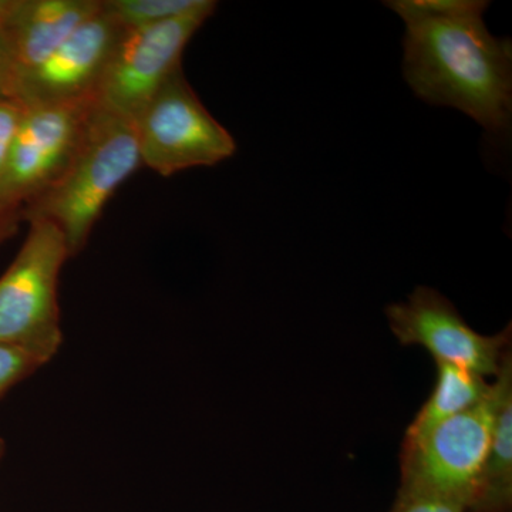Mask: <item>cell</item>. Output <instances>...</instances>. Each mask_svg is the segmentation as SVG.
Listing matches in <instances>:
<instances>
[{"label": "cell", "instance_id": "2e32d148", "mask_svg": "<svg viewBox=\"0 0 512 512\" xmlns=\"http://www.w3.org/2000/svg\"><path fill=\"white\" fill-rule=\"evenodd\" d=\"M389 512H468L456 503L436 495L399 490Z\"/></svg>", "mask_w": 512, "mask_h": 512}, {"label": "cell", "instance_id": "30bf717a", "mask_svg": "<svg viewBox=\"0 0 512 512\" xmlns=\"http://www.w3.org/2000/svg\"><path fill=\"white\" fill-rule=\"evenodd\" d=\"M100 9L101 0H19L5 23L19 79L45 62Z\"/></svg>", "mask_w": 512, "mask_h": 512}, {"label": "cell", "instance_id": "d6986e66", "mask_svg": "<svg viewBox=\"0 0 512 512\" xmlns=\"http://www.w3.org/2000/svg\"><path fill=\"white\" fill-rule=\"evenodd\" d=\"M5 456V441L0 439V460Z\"/></svg>", "mask_w": 512, "mask_h": 512}, {"label": "cell", "instance_id": "4fadbf2b", "mask_svg": "<svg viewBox=\"0 0 512 512\" xmlns=\"http://www.w3.org/2000/svg\"><path fill=\"white\" fill-rule=\"evenodd\" d=\"M103 9L123 30L146 28L184 18L211 5L212 0H101Z\"/></svg>", "mask_w": 512, "mask_h": 512}, {"label": "cell", "instance_id": "6da1fadb", "mask_svg": "<svg viewBox=\"0 0 512 512\" xmlns=\"http://www.w3.org/2000/svg\"><path fill=\"white\" fill-rule=\"evenodd\" d=\"M404 23L403 73L419 99L507 137L512 119V43L491 35L483 0L384 2Z\"/></svg>", "mask_w": 512, "mask_h": 512}, {"label": "cell", "instance_id": "52a82bcc", "mask_svg": "<svg viewBox=\"0 0 512 512\" xmlns=\"http://www.w3.org/2000/svg\"><path fill=\"white\" fill-rule=\"evenodd\" d=\"M96 100L23 104L25 111L0 181L3 210L20 217L23 208L56 183L79 147Z\"/></svg>", "mask_w": 512, "mask_h": 512}, {"label": "cell", "instance_id": "ba28073f", "mask_svg": "<svg viewBox=\"0 0 512 512\" xmlns=\"http://www.w3.org/2000/svg\"><path fill=\"white\" fill-rule=\"evenodd\" d=\"M386 316L393 335L403 346H421L436 362L463 367L484 377L497 376L510 352L511 325L497 335H481L446 296L427 286H417L406 302L387 306Z\"/></svg>", "mask_w": 512, "mask_h": 512}, {"label": "cell", "instance_id": "8992f818", "mask_svg": "<svg viewBox=\"0 0 512 512\" xmlns=\"http://www.w3.org/2000/svg\"><path fill=\"white\" fill-rule=\"evenodd\" d=\"M217 6L211 2L184 18L124 30L101 79L97 101L136 123L175 70L183 67L185 47Z\"/></svg>", "mask_w": 512, "mask_h": 512}, {"label": "cell", "instance_id": "9c48e42d", "mask_svg": "<svg viewBox=\"0 0 512 512\" xmlns=\"http://www.w3.org/2000/svg\"><path fill=\"white\" fill-rule=\"evenodd\" d=\"M124 30L101 9L82 23L45 62L23 74L18 99L29 104L97 99L107 64Z\"/></svg>", "mask_w": 512, "mask_h": 512}, {"label": "cell", "instance_id": "277c9868", "mask_svg": "<svg viewBox=\"0 0 512 512\" xmlns=\"http://www.w3.org/2000/svg\"><path fill=\"white\" fill-rule=\"evenodd\" d=\"M498 387L473 409L458 414L417 439L403 440L399 490L436 495L476 507L481 476L493 437Z\"/></svg>", "mask_w": 512, "mask_h": 512}, {"label": "cell", "instance_id": "e0dca14e", "mask_svg": "<svg viewBox=\"0 0 512 512\" xmlns=\"http://www.w3.org/2000/svg\"><path fill=\"white\" fill-rule=\"evenodd\" d=\"M18 80V66L12 43L5 26L0 25V96H18Z\"/></svg>", "mask_w": 512, "mask_h": 512}, {"label": "cell", "instance_id": "5b68a950", "mask_svg": "<svg viewBox=\"0 0 512 512\" xmlns=\"http://www.w3.org/2000/svg\"><path fill=\"white\" fill-rule=\"evenodd\" d=\"M143 165L163 177L212 167L237 151L231 133L202 104L183 67L175 70L136 121Z\"/></svg>", "mask_w": 512, "mask_h": 512}, {"label": "cell", "instance_id": "7c38bea8", "mask_svg": "<svg viewBox=\"0 0 512 512\" xmlns=\"http://www.w3.org/2000/svg\"><path fill=\"white\" fill-rule=\"evenodd\" d=\"M436 366L433 392L407 427L406 440L424 436L444 421L468 412L487 399L493 389V383H488L487 377L471 370L444 362H436Z\"/></svg>", "mask_w": 512, "mask_h": 512}, {"label": "cell", "instance_id": "7a4b0ae2", "mask_svg": "<svg viewBox=\"0 0 512 512\" xmlns=\"http://www.w3.org/2000/svg\"><path fill=\"white\" fill-rule=\"evenodd\" d=\"M141 161L136 123L96 100L82 140L52 187L23 208L22 221H50L62 231L70 258L86 247L107 202Z\"/></svg>", "mask_w": 512, "mask_h": 512}, {"label": "cell", "instance_id": "8fae6325", "mask_svg": "<svg viewBox=\"0 0 512 512\" xmlns=\"http://www.w3.org/2000/svg\"><path fill=\"white\" fill-rule=\"evenodd\" d=\"M497 416L476 507L471 512H510L512 504V357L505 355L495 376Z\"/></svg>", "mask_w": 512, "mask_h": 512}, {"label": "cell", "instance_id": "ac0fdd59", "mask_svg": "<svg viewBox=\"0 0 512 512\" xmlns=\"http://www.w3.org/2000/svg\"><path fill=\"white\" fill-rule=\"evenodd\" d=\"M20 217L0 207V247L18 231Z\"/></svg>", "mask_w": 512, "mask_h": 512}, {"label": "cell", "instance_id": "9a60e30c", "mask_svg": "<svg viewBox=\"0 0 512 512\" xmlns=\"http://www.w3.org/2000/svg\"><path fill=\"white\" fill-rule=\"evenodd\" d=\"M23 111L25 106L16 97L0 96V181L8 165Z\"/></svg>", "mask_w": 512, "mask_h": 512}, {"label": "cell", "instance_id": "5bb4252c", "mask_svg": "<svg viewBox=\"0 0 512 512\" xmlns=\"http://www.w3.org/2000/svg\"><path fill=\"white\" fill-rule=\"evenodd\" d=\"M42 366L45 363L26 350L0 343V399Z\"/></svg>", "mask_w": 512, "mask_h": 512}, {"label": "cell", "instance_id": "3957f363", "mask_svg": "<svg viewBox=\"0 0 512 512\" xmlns=\"http://www.w3.org/2000/svg\"><path fill=\"white\" fill-rule=\"evenodd\" d=\"M28 237L0 276V343L49 363L63 343L59 279L70 258L62 231L30 220Z\"/></svg>", "mask_w": 512, "mask_h": 512}]
</instances>
